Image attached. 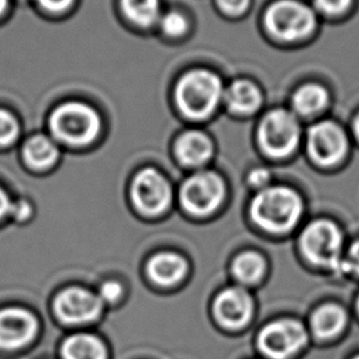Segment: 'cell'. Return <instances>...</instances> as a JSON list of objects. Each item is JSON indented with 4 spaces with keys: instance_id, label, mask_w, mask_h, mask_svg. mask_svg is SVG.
Returning a JSON list of instances; mask_svg holds the SVG:
<instances>
[{
    "instance_id": "obj_1",
    "label": "cell",
    "mask_w": 359,
    "mask_h": 359,
    "mask_svg": "<svg viewBox=\"0 0 359 359\" xmlns=\"http://www.w3.org/2000/svg\"><path fill=\"white\" fill-rule=\"evenodd\" d=\"M303 213V203L294 191L287 187H269L255 197L251 215L262 229L285 233L294 228Z\"/></svg>"
},
{
    "instance_id": "obj_2",
    "label": "cell",
    "mask_w": 359,
    "mask_h": 359,
    "mask_svg": "<svg viewBox=\"0 0 359 359\" xmlns=\"http://www.w3.org/2000/svg\"><path fill=\"white\" fill-rule=\"evenodd\" d=\"M224 90L219 78L207 70H195L180 80L176 101L187 117L201 120L215 112Z\"/></svg>"
},
{
    "instance_id": "obj_3",
    "label": "cell",
    "mask_w": 359,
    "mask_h": 359,
    "mask_svg": "<svg viewBox=\"0 0 359 359\" xmlns=\"http://www.w3.org/2000/svg\"><path fill=\"white\" fill-rule=\"evenodd\" d=\"M100 118L91 107L79 102L60 106L50 117V128L58 140L69 144H86L100 130Z\"/></svg>"
},
{
    "instance_id": "obj_4",
    "label": "cell",
    "mask_w": 359,
    "mask_h": 359,
    "mask_svg": "<svg viewBox=\"0 0 359 359\" xmlns=\"http://www.w3.org/2000/svg\"><path fill=\"white\" fill-rule=\"evenodd\" d=\"M315 15L310 8L294 1L280 0L269 6L264 15L267 30L283 41H297L309 35L315 27Z\"/></svg>"
},
{
    "instance_id": "obj_5",
    "label": "cell",
    "mask_w": 359,
    "mask_h": 359,
    "mask_svg": "<svg viewBox=\"0 0 359 359\" xmlns=\"http://www.w3.org/2000/svg\"><path fill=\"white\" fill-rule=\"evenodd\" d=\"M300 246L310 262L329 269H339L342 259V235L339 228L327 220H318L306 226Z\"/></svg>"
},
{
    "instance_id": "obj_6",
    "label": "cell",
    "mask_w": 359,
    "mask_h": 359,
    "mask_svg": "<svg viewBox=\"0 0 359 359\" xmlns=\"http://www.w3.org/2000/svg\"><path fill=\"white\" fill-rule=\"evenodd\" d=\"M299 140V123L288 111H272L259 125V144L264 153L271 156L285 158L290 155L297 148Z\"/></svg>"
},
{
    "instance_id": "obj_7",
    "label": "cell",
    "mask_w": 359,
    "mask_h": 359,
    "mask_svg": "<svg viewBox=\"0 0 359 359\" xmlns=\"http://www.w3.org/2000/svg\"><path fill=\"white\" fill-rule=\"evenodd\" d=\"M223 180L213 172H200L186 180L181 187V205L192 215H210L224 198Z\"/></svg>"
},
{
    "instance_id": "obj_8",
    "label": "cell",
    "mask_w": 359,
    "mask_h": 359,
    "mask_svg": "<svg viewBox=\"0 0 359 359\" xmlns=\"http://www.w3.org/2000/svg\"><path fill=\"white\" fill-rule=\"evenodd\" d=\"M305 344L304 327L293 320H280L267 325L259 336L261 352L272 359H288Z\"/></svg>"
},
{
    "instance_id": "obj_9",
    "label": "cell",
    "mask_w": 359,
    "mask_h": 359,
    "mask_svg": "<svg viewBox=\"0 0 359 359\" xmlns=\"http://www.w3.org/2000/svg\"><path fill=\"white\" fill-rule=\"evenodd\" d=\"M132 197L143 213L160 215L169 208L172 191L163 175L154 169H145L135 176Z\"/></svg>"
},
{
    "instance_id": "obj_10",
    "label": "cell",
    "mask_w": 359,
    "mask_h": 359,
    "mask_svg": "<svg viewBox=\"0 0 359 359\" xmlns=\"http://www.w3.org/2000/svg\"><path fill=\"white\" fill-rule=\"evenodd\" d=\"M348 142L344 130L334 122L313 126L308 133V150L313 159L321 165L339 163L347 151Z\"/></svg>"
},
{
    "instance_id": "obj_11",
    "label": "cell",
    "mask_w": 359,
    "mask_h": 359,
    "mask_svg": "<svg viewBox=\"0 0 359 359\" xmlns=\"http://www.w3.org/2000/svg\"><path fill=\"white\" fill-rule=\"evenodd\" d=\"M99 295L83 288H68L57 295L55 314L68 324H85L94 321L102 311Z\"/></svg>"
},
{
    "instance_id": "obj_12",
    "label": "cell",
    "mask_w": 359,
    "mask_h": 359,
    "mask_svg": "<svg viewBox=\"0 0 359 359\" xmlns=\"http://www.w3.org/2000/svg\"><path fill=\"white\" fill-rule=\"evenodd\" d=\"M39 324L35 315L20 308L0 310V348L19 349L35 339Z\"/></svg>"
},
{
    "instance_id": "obj_13",
    "label": "cell",
    "mask_w": 359,
    "mask_h": 359,
    "mask_svg": "<svg viewBox=\"0 0 359 359\" xmlns=\"http://www.w3.org/2000/svg\"><path fill=\"white\" fill-rule=\"evenodd\" d=\"M252 310L251 297L240 288L223 290L215 300V316L228 329H240L248 324Z\"/></svg>"
},
{
    "instance_id": "obj_14",
    "label": "cell",
    "mask_w": 359,
    "mask_h": 359,
    "mask_svg": "<svg viewBox=\"0 0 359 359\" xmlns=\"http://www.w3.org/2000/svg\"><path fill=\"white\" fill-rule=\"evenodd\" d=\"M147 269L150 278L158 285H172L185 277L187 264L180 255L160 252L150 259Z\"/></svg>"
},
{
    "instance_id": "obj_15",
    "label": "cell",
    "mask_w": 359,
    "mask_h": 359,
    "mask_svg": "<svg viewBox=\"0 0 359 359\" xmlns=\"http://www.w3.org/2000/svg\"><path fill=\"white\" fill-rule=\"evenodd\" d=\"M213 153V145L207 135L191 130L180 137L176 143V155L181 163L189 166L205 164Z\"/></svg>"
},
{
    "instance_id": "obj_16",
    "label": "cell",
    "mask_w": 359,
    "mask_h": 359,
    "mask_svg": "<svg viewBox=\"0 0 359 359\" xmlns=\"http://www.w3.org/2000/svg\"><path fill=\"white\" fill-rule=\"evenodd\" d=\"M224 99L230 110L244 115L252 114L262 102L257 86L246 80H239L230 85L224 93Z\"/></svg>"
},
{
    "instance_id": "obj_17",
    "label": "cell",
    "mask_w": 359,
    "mask_h": 359,
    "mask_svg": "<svg viewBox=\"0 0 359 359\" xmlns=\"http://www.w3.org/2000/svg\"><path fill=\"white\" fill-rule=\"evenodd\" d=\"M62 355L65 359H107V349L94 334H76L65 339Z\"/></svg>"
},
{
    "instance_id": "obj_18",
    "label": "cell",
    "mask_w": 359,
    "mask_h": 359,
    "mask_svg": "<svg viewBox=\"0 0 359 359\" xmlns=\"http://www.w3.org/2000/svg\"><path fill=\"white\" fill-rule=\"evenodd\" d=\"M346 314L337 305L327 304L320 308L311 319V329L319 339H332L342 331Z\"/></svg>"
},
{
    "instance_id": "obj_19",
    "label": "cell",
    "mask_w": 359,
    "mask_h": 359,
    "mask_svg": "<svg viewBox=\"0 0 359 359\" xmlns=\"http://www.w3.org/2000/svg\"><path fill=\"white\" fill-rule=\"evenodd\" d=\"M25 159L31 166L37 169H45L55 164L58 158V148L45 135L32 137L24 148Z\"/></svg>"
},
{
    "instance_id": "obj_20",
    "label": "cell",
    "mask_w": 359,
    "mask_h": 359,
    "mask_svg": "<svg viewBox=\"0 0 359 359\" xmlns=\"http://www.w3.org/2000/svg\"><path fill=\"white\" fill-rule=\"evenodd\" d=\"M327 91L318 84H306L297 90L293 96V106L300 115L310 116L318 114L327 105Z\"/></svg>"
},
{
    "instance_id": "obj_21",
    "label": "cell",
    "mask_w": 359,
    "mask_h": 359,
    "mask_svg": "<svg viewBox=\"0 0 359 359\" xmlns=\"http://www.w3.org/2000/svg\"><path fill=\"white\" fill-rule=\"evenodd\" d=\"M235 277L246 285L259 282L264 273V261L256 252H245L236 257L233 266Z\"/></svg>"
},
{
    "instance_id": "obj_22",
    "label": "cell",
    "mask_w": 359,
    "mask_h": 359,
    "mask_svg": "<svg viewBox=\"0 0 359 359\" xmlns=\"http://www.w3.org/2000/svg\"><path fill=\"white\" fill-rule=\"evenodd\" d=\"M126 15L135 24L149 26L159 16V0H122Z\"/></svg>"
},
{
    "instance_id": "obj_23",
    "label": "cell",
    "mask_w": 359,
    "mask_h": 359,
    "mask_svg": "<svg viewBox=\"0 0 359 359\" xmlns=\"http://www.w3.org/2000/svg\"><path fill=\"white\" fill-rule=\"evenodd\" d=\"M19 135V126L15 117L6 112L0 110V145H8L13 143Z\"/></svg>"
},
{
    "instance_id": "obj_24",
    "label": "cell",
    "mask_w": 359,
    "mask_h": 359,
    "mask_svg": "<svg viewBox=\"0 0 359 359\" xmlns=\"http://www.w3.org/2000/svg\"><path fill=\"white\" fill-rule=\"evenodd\" d=\"M161 27L168 35L180 36L187 30V21H186L185 16L181 15L176 11H172L163 19Z\"/></svg>"
},
{
    "instance_id": "obj_25",
    "label": "cell",
    "mask_w": 359,
    "mask_h": 359,
    "mask_svg": "<svg viewBox=\"0 0 359 359\" xmlns=\"http://www.w3.org/2000/svg\"><path fill=\"white\" fill-rule=\"evenodd\" d=\"M352 0H315V6L327 15H337L347 11Z\"/></svg>"
},
{
    "instance_id": "obj_26",
    "label": "cell",
    "mask_w": 359,
    "mask_h": 359,
    "mask_svg": "<svg viewBox=\"0 0 359 359\" xmlns=\"http://www.w3.org/2000/svg\"><path fill=\"white\" fill-rule=\"evenodd\" d=\"M122 294H123L122 285L115 280H109L101 285L100 292L97 295L102 300V303H115L120 299Z\"/></svg>"
},
{
    "instance_id": "obj_27",
    "label": "cell",
    "mask_w": 359,
    "mask_h": 359,
    "mask_svg": "<svg viewBox=\"0 0 359 359\" xmlns=\"http://www.w3.org/2000/svg\"><path fill=\"white\" fill-rule=\"evenodd\" d=\"M339 269L359 275V241L349 249L348 255L346 259H342Z\"/></svg>"
},
{
    "instance_id": "obj_28",
    "label": "cell",
    "mask_w": 359,
    "mask_h": 359,
    "mask_svg": "<svg viewBox=\"0 0 359 359\" xmlns=\"http://www.w3.org/2000/svg\"><path fill=\"white\" fill-rule=\"evenodd\" d=\"M220 9L229 15L243 14L250 4V0H217Z\"/></svg>"
},
{
    "instance_id": "obj_29",
    "label": "cell",
    "mask_w": 359,
    "mask_h": 359,
    "mask_svg": "<svg viewBox=\"0 0 359 359\" xmlns=\"http://www.w3.org/2000/svg\"><path fill=\"white\" fill-rule=\"evenodd\" d=\"M41 6L50 11H62L72 4L73 0H37Z\"/></svg>"
},
{
    "instance_id": "obj_30",
    "label": "cell",
    "mask_w": 359,
    "mask_h": 359,
    "mask_svg": "<svg viewBox=\"0 0 359 359\" xmlns=\"http://www.w3.org/2000/svg\"><path fill=\"white\" fill-rule=\"evenodd\" d=\"M269 174L267 170L256 169L250 174V184L256 187H262L269 182Z\"/></svg>"
},
{
    "instance_id": "obj_31",
    "label": "cell",
    "mask_w": 359,
    "mask_h": 359,
    "mask_svg": "<svg viewBox=\"0 0 359 359\" xmlns=\"http://www.w3.org/2000/svg\"><path fill=\"white\" fill-rule=\"evenodd\" d=\"M11 213L18 219H26L31 213L30 205L25 201H19L16 205H11Z\"/></svg>"
},
{
    "instance_id": "obj_32",
    "label": "cell",
    "mask_w": 359,
    "mask_h": 359,
    "mask_svg": "<svg viewBox=\"0 0 359 359\" xmlns=\"http://www.w3.org/2000/svg\"><path fill=\"white\" fill-rule=\"evenodd\" d=\"M11 201L6 191L0 187V219L11 213Z\"/></svg>"
},
{
    "instance_id": "obj_33",
    "label": "cell",
    "mask_w": 359,
    "mask_h": 359,
    "mask_svg": "<svg viewBox=\"0 0 359 359\" xmlns=\"http://www.w3.org/2000/svg\"><path fill=\"white\" fill-rule=\"evenodd\" d=\"M354 133H355V135L359 138V116L355 118V121H354Z\"/></svg>"
},
{
    "instance_id": "obj_34",
    "label": "cell",
    "mask_w": 359,
    "mask_h": 359,
    "mask_svg": "<svg viewBox=\"0 0 359 359\" xmlns=\"http://www.w3.org/2000/svg\"><path fill=\"white\" fill-rule=\"evenodd\" d=\"M6 3H8V0H0V14L6 11Z\"/></svg>"
},
{
    "instance_id": "obj_35",
    "label": "cell",
    "mask_w": 359,
    "mask_h": 359,
    "mask_svg": "<svg viewBox=\"0 0 359 359\" xmlns=\"http://www.w3.org/2000/svg\"><path fill=\"white\" fill-rule=\"evenodd\" d=\"M354 359H359V355H358V357H355V358H354Z\"/></svg>"
},
{
    "instance_id": "obj_36",
    "label": "cell",
    "mask_w": 359,
    "mask_h": 359,
    "mask_svg": "<svg viewBox=\"0 0 359 359\" xmlns=\"http://www.w3.org/2000/svg\"><path fill=\"white\" fill-rule=\"evenodd\" d=\"M358 308H359V300H358Z\"/></svg>"
}]
</instances>
